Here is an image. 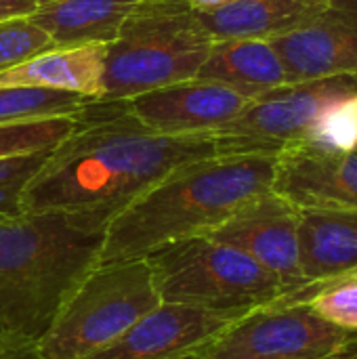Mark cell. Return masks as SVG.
Wrapping results in <instances>:
<instances>
[{
	"instance_id": "6da1fadb",
	"label": "cell",
	"mask_w": 357,
	"mask_h": 359,
	"mask_svg": "<svg viewBox=\"0 0 357 359\" xmlns=\"http://www.w3.org/2000/svg\"><path fill=\"white\" fill-rule=\"evenodd\" d=\"M208 156H217L213 135H158L143 126L124 101H93L25 185L21 210L61 212L105 231L168 172Z\"/></svg>"
},
{
	"instance_id": "7a4b0ae2",
	"label": "cell",
	"mask_w": 357,
	"mask_h": 359,
	"mask_svg": "<svg viewBox=\"0 0 357 359\" xmlns=\"http://www.w3.org/2000/svg\"><path fill=\"white\" fill-rule=\"evenodd\" d=\"M276 156H208L187 162L105 229L99 263L145 259L149 252L194 236H206L250 200L274 189Z\"/></svg>"
},
{
	"instance_id": "3957f363",
	"label": "cell",
	"mask_w": 357,
	"mask_h": 359,
	"mask_svg": "<svg viewBox=\"0 0 357 359\" xmlns=\"http://www.w3.org/2000/svg\"><path fill=\"white\" fill-rule=\"evenodd\" d=\"M103 233L61 212L0 223V341L42 339L99 265Z\"/></svg>"
},
{
	"instance_id": "277c9868",
	"label": "cell",
	"mask_w": 357,
	"mask_h": 359,
	"mask_svg": "<svg viewBox=\"0 0 357 359\" xmlns=\"http://www.w3.org/2000/svg\"><path fill=\"white\" fill-rule=\"evenodd\" d=\"M213 42L185 0H143L105 44L101 101H126L196 78Z\"/></svg>"
},
{
	"instance_id": "5b68a950",
	"label": "cell",
	"mask_w": 357,
	"mask_h": 359,
	"mask_svg": "<svg viewBox=\"0 0 357 359\" xmlns=\"http://www.w3.org/2000/svg\"><path fill=\"white\" fill-rule=\"evenodd\" d=\"M145 261L162 303L246 316L286 297V288L271 271L206 236L166 244Z\"/></svg>"
},
{
	"instance_id": "8992f818",
	"label": "cell",
	"mask_w": 357,
	"mask_h": 359,
	"mask_svg": "<svg viewBox=\"0 0 357 359\" xmlns=\"http://www.w3.org/2000/svg\"><path fill=\"white\" fill-rule=\"evenodd\" d=\"M145 259L99 263L38 341L46 359H84L120 339L160 305Z\"/></svg>"
},
{
	"instance_id": "52a82bcc",
	"label": "cell",
	"mask_w": 357,
	"mask_h": 359,
	"mask_svg": "<svg viewBox=\"0 0 357 359\" xmlns=\"http://www.w3.org/2000/svg\"><path fill=\"white\" fill-rule=\"evenodd\" d=\"M357 93V76L286 84L252 99L231 122L213 133L217 156H278L299 145L318 118Z\"/></svg>"
},
{
	"instance_id": "ba28073f",
	"label": "cell",
	"mask_w": 357,
	"mask_h": 359,
	"mask_svg": "<svg viewBox=\"0 0 357 359\" xmlns=\"http://www.w3.org/2000/svg\"><path fill=\"white\" fill-rule=\"evenodd\" d=\"M357 345L307 305L278 301L234 320L191 359H320Z\"/></svg>"
},
{
	"instance_id": "9c48e42d",
	"label": "cell",
	"mask_w": 357,
	"mask_h": 359,
	"mask_svg": "<svg viewBox=\"0 0 357 359\" xmlns=\"http://www.w3.org/2000/svg\"><path fill=\"white\" fill-rule=\"evenodd\" d=\"M299 219L301 208L271 189L244 204L206 238L248 255L282 282L286 294H292L305 286L299 257Z\"/></svg>"
},
{
	"instance_id": "30bf717a",
	"label": "cell",
	"mask_w": 357,
	"mask_h": 359,
	"mask_svg": "<svg viewBox=\"0 0 357 359\" xmlns=\"http://www.w3.org/2000/svg\"><path fill=\"white\" fill-rule=\"evenodd\" d=\"M250 101L223 84L191 78L130 97L124 105L149 130L185 137L213 135L231 122Z\"/></svg>"
},
{
	"instance_id": "8fae6325",
	"label": "cell",
	"mask_w": 357,
	"mask_h": 359,
	"mask_svg": "<svg viewBox=\"0 0 357 359\" xmlns=\"http://www.w3.org/2000/svg\"><path fill=\"white\" fill-rule=\"evenodd\" d=\"M238 318L160 303L112 345L84 359H191Z\"/></svg>"
},
{
	"instance_id": "7c38bea8",
	"label": "cell",
	"mask_w": 357,
	"mask_h": 359,
	"mask_svg": "<svg viewBox=\"0 0 357 359\" xmlns=\"http://www.w3.org/2000/svg\"><path fill=\"white\" fill-rule=\"evenodd\" d=\"M288 84L357 76V0H343L318 21L269 40Z\"/></svg>"
},
{
	"instance_id": "4fadbf2b",
	"label": "cell",
	"mask_w": 357,
	"mask_h": 359,
	"mask_svg": "<svg viewBox=\"0 0 357 359\" xmlns=\"http://www.w3.org/2000/svg\"><path fill=\"white\" fill-rule=\"evenodd\" d=\"M274 191L301 210H357V147L316 151L297 145L280 151Z\"/></svg>"
},
{
	"instance_id": "5bb4252c",
	"label": "cell",
	"mask_w": 357,
	"mask_h": 359,
	"mask_svg": "<svg viewBox=\"0 0 357 359\" xmlns=\"http://www.w3.org/2000/svg\"><path fill=\"white\" fill-rule=\"evenodd\" d=\"M299 257L305 286L284 303H305L335 278L357 269V210H301Z\"/></svg>"
},
{
	"instance_id": "9a60e30c",
	"label": "cell",
	"mask_w": 357,
	"mask_h": 359,
	"mask_svg": "<svg viewBox=\"0 0 357 359\" xmlns=\"http://www.w3.org/2000/svg\"><path fill=\"white\" fill-rule=\"evenodd\" d=\"M341 2L343 0H236L196 15L213 40H271L318 21Z\"/></svg>"
},
{
	"instance_id": "2e32d148",
	"label": "cell",
	"mask_w": 357,
	"mask_h": 359,
	"mask_svg": "<svg viewBox=\"0 0 357 359\" xmlns=\"http://www.w3.org/2000/svg\"><path fill=\"white\" fill-rule=\"evenodd\" d=\"M105 44L55 46L0 72V86H34L103 99Z\"/></svg>"
},
{
	"instance_id": "e0dca14e",
	"label": "cell",
	"mask_w": 357,
	"mask_h": 359,
	"mask_svg": "<svg viewBox=\"0 0 357 359\" xmlns=\"http://www.w3.org/2000/svg\"><path fill=\"white\" fill-rule=\"evenodd\" d=\"M196 78L223 84L246 99L288 84L280 55L269 40L259 38L215 40Z\"/></svg>"
},
{
	"instance_id": "ac0fdd59",
	"label": "cell",
	"mask_w": 357,
	"mask_h": 359,
	"mask_svg": "<svg viewBox=\"0 0 357 359\" xmlns=\"http://www.w3.org/2000/svg\"><path fill=\"white\" fill-rule=\"evenodd\" d=\"M143 0H36L29 17L55 46L109 44Z\"/></svg>"
},
{
	"instance_id": "d6986e66",
	"label": "cell",
	"mask_w": 357,
	"mask_h": 359,
	"mask_svg": "<svg viewBox=\"0 0 357 359\" xmlns=\"http://www.w3.org/2000/svg\"><path fill=\"white\" fill-rule=\"evenodd\" d=\"M88 103H93V99L65 90L34 86H0V124L76 116Z\"/></svg>"
},
{
	"instance_id": "ffe728a7",
	"label": "cell",
	"mask_w": 357,
	"mask_h": 359,
	"mask_svg": "<svg viewBox=\"0 0 357 359\" xmlns=\"http://www.w3.org/2000/svg\"><path fill=\"white\" fill-rule=\"evenodd\" d=\"M299 147L316 151H347L357 147V93L332 103L318 118Z\"/></svg>"
},
{
	"instance_id": "44dd1931",
	"label": "cell",
	"mask_w": 357,
	"mask_h": 359,
	"mask_svg": "<svg viewBox=\"0 0 357 359\" xmlns=\"http://www.w3.org/2000/svg\"><path fill=\"white\" fill-rule=\"evenodd\" d=\"M76 116L0 124V158L53 149L72 133L76 126Z\"/></svg>"
},
{
	"instance_id": "7402d4cb",
	"label": "cell",
	"mask_w": 357,
	"mask_h": 359,
	"mask_svg": "<svg viewBox=\"0 0 357 359\" xmlns=\"http://www.w3.org/2000/svg\"><path fill=\"white\" fill-rule=\"evenodd\" d=\"M50 48H55L53 40L29 17L0 21V72Z\"/></svg>"
},
{
	"instance_id": "603a6c76",
	"label": "cell",
	"mask_w": 357,
	"mask_h": 359,
	"mask_svg": "<svg viewBox=\"0 0 357 359\" xmlns=\"http://www.w3.org/2000/svg\"><path fill=\"white\" fill-rule=\"evenodd\" d=\"M301 305H307L314 313L337 328L357 332V282L353 280L332 284Z\"/></svg>"
},
{
	"instance_id": "cb8c5ba5",
	"label": "cell",
	"mask_w": 357,
	"mask_h": 359,
	"mask_svg": "<svg viewBox=\"0 0 357 359\" xmlns=\"http://www.w3.org/2000/svg\"><path fill=\"white\" fill-rule=\"evenodd\" d=\"M50 149L46 151H34V154H21V156H6L0 158V187L11 183H29V179L40 170V166L46 162Z\"/></svg>"
},
{
	"instance_id": "d4e9b609",
	"label": "cell",
	"mask_w": 357,
	"mask_h": 359,
	"mask_svg": "<svg viewBox=\"0 0 357 359\" xmlns=\"http://www.w3.org/2000/svg\"><path fill=\"white\" fill-rule=\"evenodd\" d=\"M0 359H46L38 343L29 341H0Z\"/></svg>"
},
{
	"instance_id": "484cf974",
	"label": "cell",
	"mask_w": 357,
	"mask_h": 359,
	"mask_svg": "<svg viewBox=\"0 0 357 359\" xmlns=\"http://www.w3.org/2000/svg\"><path fill=\"white\" fill-rule=\"evenodd\" d=\"M36 8V0H0V21L13 17H27Z\"/></svg>"
},
{
	"instance_id": "4316f807",
	"label": "cell",
	"mask_w": 357,
	"mask_h": 359,
	"mask_svg": "<svg viewBox=\"0 0 357 359\" xmlns=\"http://www.w3.org/2000/svg\"><path fill=\"white\" fill-rule=\"evenodd\" d=\"M187 6L196 13H206V11H215V8H221L225 4H231L236 0H185Z\"/></svg>"
},
{
	"instance_id": "83f0119b",
	"label": "cell",
	"mask_w": 357,
	"mask_h": 359,
	"mask_svg": "<svg viewBox=\"0 0 357 359\" xmlns=\"http://www.w3.org/2000/svg\"><path fill=\"white\" fill-rule=\"evenodd\" d=\"M320 359H357V345L347 347V349H341V351L330 353V355H324V358Z\"/></svg>"
},
{
	"instance_id": "f1b7e54d",
	"label": "cell",
	"mask_w": 357,
	"mask_h": 359,
	"mask_svg": "<svg viewBox=\"0 0 357 359\" xmlns=\"http://www.w3.org/2000/svg\"><path fill=\"white\" fill-rule=\"evenodd\" d=\"M349 280L357 282V269H351V271H347V273H343V276L335 278L332 282H328V284H326V288H328V286H332V284H339V282H349ZM322 290H324V288H322Z\"/></svg>"
}]
</instances>
